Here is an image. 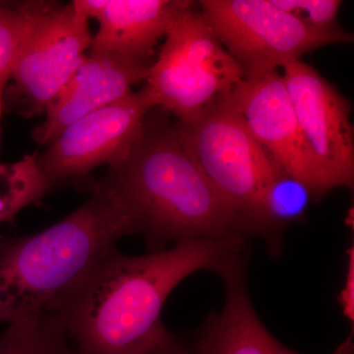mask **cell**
<instances>
[{"instance_id": "obj_1", "label": "cell", "mask_w": 354, "mask_h": 354, "mask_svg": "<svg viewBox=\"0 0 354 354\" xmlns=\"http://www.w3.org/2000/svg\"><path fill=\"white\" fill-rule=\"evenodd\" d=\"M247 258L239 237L188 239L140 256L113 248L48 312L78 354H149L172 335L162 311L181 281L199 271L223 276Z\"/></svg>"}, {"instance_id": "obj_2", "label": "cell", "mask_w": 354, "mask_h": 354, "mask_svg": "<svg viewBox=\"0 0 354 354\" xmlns=\"http://www.w3.org/2000/svg\"><path fill=\"white\" fill-rule=\"evenodd\" d=\"M102 183L115 192L150 252L197 239L250 237L177 137L174 125L147 115L134 147L108 167Z\"/></svg>"}, {"instance_id": "obj_3", "label": "cell", "mask_w": 354, "mask_h": 354, "mask_svg": "<svg viewBox=\"0 0 354 354\" xmlns=\"http://www.w3.org/2000/svg\"><path fill=\"white\" fill-rule=\"evenodd\" d=\"M137 234L131 216L106 184L55 225L0 237V323L41 316L116 242Z\"/></svg>"}, {"instance_id": "obj_4", "label": "cell", "mask_w": 354, "mask_h": 354, "mask_svg": "<svg viewBox=\"0 0 354 354\" xmlns=\"http://www.w3.org/2000/svg\"><path fill=\"white\" fill-rule=\"evenodd\" d=\"M177 137L221 199L248 228L260 236L272 257L283 241L266 214V196L281 174L276 164L241 124L218 102L199 118L174 125Z\"/></svg>"}, {"instance_id": "obj_5", "label": "cell", "mask_w": 354, "mask_h": 354, "mask_svg": "<svg viewBox=\"0 0 354 354\" xmlns=\"http://www.w3.org/2000/svg\"><path fill=\"white\" fill-rule=\"evenodd\" d=\"M142 88L152 108L188 122L245 78L200 11L188 6L167 30Z\"/></svg>"}, {"instance_id": "obj_6", "label": "cell", "mask_w": 354, "mask_h": 354, "mask_svg": "<svg viewBox=\"0 0 354 354\" xmlns=\"http://www.w3.org/2000/svg\"><path fill=\"white\" fill-rule=\"evenodd\" d=\"M203 17L245 77L277 71L286 62L333 44L351 43L339 28L312 29L272 0H202Z\"/></svg>"}, {"instance_id": "obj_7", "label": "cell", "mask_w": 354, "mask_h": 354, "mask_svg": "<svg viewBox=\"0 0 354 354\" xmlns=\"http://www.w3.org/2000/svg\"><path fill=\"white\" fill-rule=\"evenodd\" d=\"M92 39L88 18L73 2L41 1L11 77L10 95L21 113H46L87 57Z\"/></svg>"}, {"instance_id": "obj_8", "label": "cell", "mask_w": 354, "mask_h": 354, "mask_svg": "<svg viewBox=\"0 0 354 354\" xmlns=\"http://www.w3.org/2000/svg\"><path fill=\"white\" fill-rule=\"evenodd\" d=\"M218 102L241 121L279 171L304 184L314 200L332 191L305 141L278 71L245 77Z\"/></svg>"}, {"instance_id": "obj_9", "label": "cell", "mask_w": 354, "mask_h": 354, "mask_svg": "<svg viewBox=\"0 0 354 354\" xmlns=\"http://www.w3.org/2000/svg\"><path fill=\"white\" fill-rule=\"evenodd\" d=\"M152 109L141 90L84 116L38 153L41 171L55 186L87 176L101 165L120 164L131 152Z\"/></svg>"}, {"instance_id": "obj_10", "label": "cell", "mask_w": 354, "mask_h": 354, "mask_svg": "<svg viewBox=\"0 0 354 354\" xmlns=\"http://www.w3.org/2000/svg\"><path fill=\"white\" fill-rule=\"evenodd\" d=\"M283 81L298 124L330 189L354 183V136L351 102L311 65L291 60Z\"/></svg>"}, {"instance_id": "obj_11", "label": "cell", "mask_w": 354, "mask_h": 354, "mask_svg": "<svg viewBox=\"0 0 354 354\" xmlns=\"http://www.w3.org/2000/svg\"><path fill=\"white\" fill-rule=\"evenodd\" d=\"M86 18L99 22L90 53L108 55L137 64H152L160 39L178 14L193 2L187 0H74Z\"/></svg>"}, {"instance_id": "obj_12", "label": "cell", "mask_w": 354, "mask_h": 354, "mask_svg": "<svg viewBox=\"0 0 354 354\" xmlns=\"http://www.w3.org/2000/svg\"><path fill=\"white\" fill-rule=\"evenodd\" d=\"M150 66L90 53L46 109L44 122L34 133L35 140L48 146L72 123L125 99L137 83L146 81Z\"/></svg>"}, {"instance_id": "obj_13", "label": "cell", "mask_w": 354, "mask_h": 354, "mask_svg": "<svg viewBox=\"0 0 354 354\" xmlns=\"http://www.w3.org/2000/svg\"><path fill=\"white\" fill-rule=\"evenodd\" d=\"M247 263L236 266L221 279L225 304L212 313L191 346L194 354H302L278 341L256 313L246 281ZM353 332L330 354H353Z\"/></svg>"}, {"instance_id": "obj_14", "label": "cell", "mask_w": 354, "mask_h": 354, "mask_svg": "<svg viewBox=\"0 0 354 354\" xmlns=\"http://www.w3.org/2000/svg\"><path fill=\"white\" fill-rule=\"evenodd\" d=\"M0 354H78L53 312L7 324L0 334Z\"/></svg>"}, {"instance_id": "obj_15", "label": "cell", "mask_w": 354, "mask_h": 354, "mask_svg": "<svg viewBox=\"0 0 354 354\" xmlns=\"http://www.w3.org/2000/svg\"><path fill=\"white\" fill-rule=\"evenodd\" d=\"M53 187L38 162V153L0 164V225L39 201Z\"/></svg>"}, {"instance_id": "obj_16", "label": "cell", "mask_w": 354, "mask_h": 354, "mask_svg": "<svg viewBox=\"0 0 354 354\" xmlns=\"http://www.w3.org/2000/svg\"><path fill=\"white\" fill-rule=\"evenodd\" d=\"M41 1L22 4L0 2V93L6 95L7 84L28 35L31 31Z\"/></svg>"}, {"instance_id": "obj_17", "label": "cell", "mask_w": 354, "mask_h": 354, "mask_svg": "<svg viewBox=\"0 0 354 354\" xmlns=\"http://www.w3.org/2000/svg\"><path fill=\"white\" fill-rule=\"evenodd\" d=\"M311 199L310 191L297 179L283 172L277 177L266 196V214L279 239L283 241L286 225L304 218Z\"/></svg>"}, {"instance_id": "obj_18", "label": "cell", "mask_w": 354, "mask_h": 354, "mask_svg": "<svg viewBox=\"0 0 354 354\" xmlns=\"http://www.w3.org/2000/svg\"><path fill=\"white\" fill-rule=\"evenodd\" d=\"M274 6L290 14L312 29L332 31L339 29L337 14L339 0H272Z\"/></svg>"}, {"instance_id": "obj_19", "label": "cell", "mask_w": 354, "mask_h": 354, "mask_svg": "<svg viewBox=\"0 0 354 354\" xmlns=\"http://www.w3.org/2000/svg\"><path fill=\"white\" fill-rule=\"evenodd\" d=\"M339 305L344 317L349 323H354V246L348 249V266H346V281L339 295Z\"/></svg>"}, {"instance_id": "obj_20", "label": "cell", "mask_w": 354, "mask_h": 354, "mask_svg": "<svg viewBox=\"0 0 354 354\" xmlns=\"http://www.w3.org/2000/svg\"><path fill=\"white\" fill-rule=\"evenodd\" d=\"M149 354H194L190 346H186L176 335H172Z\"/></svg>"}, {"instance_id": "obj_21", "label": "cell", "mask_w": 354, "mask_h": 354, "mask_svg": "<svg viewBox=\"0 0 354 354\" xmlns=\"http://www.w3.org/2000/svg\"><path fill=\"white\" fill-rule=\"evenodd\" d=\"M4 95L0 93V121H1L2 109H3Z\"/></svg>"}]
</instances>
